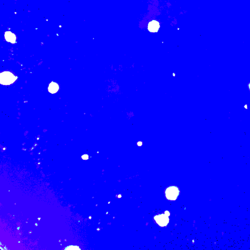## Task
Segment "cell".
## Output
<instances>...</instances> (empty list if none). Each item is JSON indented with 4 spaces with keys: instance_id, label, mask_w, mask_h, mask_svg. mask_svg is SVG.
I'll use <instances>...</instances> for the list:
<instances>
[{
    "instance_id": "1",
    "label": "cell",
    "mask_w": 250,
    "mask_h": 250,
    "mask_svg": "<svg viewBox=\"0 0 250 250\" xmlns=\"http://www.w3.org/2000/svg\"><path fill=\"white\" fill-rule=\"evenodd\" d=\"M17 78V77L10 72H3L0 74V83L4 85H9L13 84Z\"/></svg>"
},
{
    "instance_id": "6",
    "label": "cell",
    "mask_w": 250,
    "mask_h": 250,
    "mask_svg": "<svg viewBox=\"0 0 250 250\" xmlns=\"http://www.w3.org/2000/svg\"><path fill=\"white\" fill-rule=\"evenodd\" d=\"M82 158L84 160H87L89 158V157H88V155H83Z\"/></svg>"
},
{
    "instance_id": "7",
    "label": "cell",
    "mask_w": 250,
    "mask_h": 250,
    "mask_svg": "<svg viewBox=\"0 0 250 250\" xmlns=\"http://www.w3.org/2000/svg\"><path fill=\"white\" fill-rule=\"evenodd\" d=\"M245 107V108H246V109H247V105H245V107Z\"/></svg>"
},
{
    "instance_id": "5",
    "label": "cell",
    "mask_w": 250,
    "mask_h": 250,
    "mask_svg": "<svg viewBox=\"0 0 250 250\" xmlns=\"http://www.w3.org/2000/svg\"><path fill=\"white\" fill-rule=\"evenodd\" d=\"M59 89V86L56 83L51 82L48 86V91L51 93H57Z\"/></svg>"
},
{
    "instance_id": "3",
    "label": "cell",
    "mask_w": 250,
    "mask_h": 250,
    "mask_svg": "<svg viewBox=\"0 0 250 250\" xmlns=\"http://www.w3.org/2000/svg\"><path fill=\"white\" fill-rule=\"evenodd\" d=\"M155 220L157 223L160 226L164 227L168 224L169 221V218L166 214H160L155 217Z\"/></svg>"
},
{
    "instance_id": "2",
    "label": "cell",
    "mask_w": 250,
    "mask_h": 250,
    "mask_svg": "<svg viewBox=\"0 0 250 250\" xmlns=\"http://www.w3.org/2000/svg\"><path fill=\"white\" fill-rule=\"evenodd\" d=\"M179 191L178 188L174 186L169 187L167 188L165 192V195L167 199L171 200H174L178 198Z\"/></svg>"
},
{
    "instance_id": "4",
    "label": "cell",
    "mask_w": 250,
    "mask_h": 250,
    "mask_svg": "<svg viewBox=\"0 0 250 250\" xmlns=\"http://www.w3.org/2000/svg\"><path fill=\"white\" fill-rule=\"evenodd\" d=\"M159 27L160 25L159 22L155 20L151 21L148 25V30L151 32H157L159 30Z\"/></svg>"
},
{
    "instance_id": "8",
    "label": "cell",
    "mask_w": 250,
    "mask_h": 250,
    "mask_svg": "<svg viewBox=\"0 0 250 250\" xmlns=\"http://www.w3.org/2000/svg\"><path fill=\"white\" fill-rule=\"evenodd\" d=\"M175 73H173V76L175 77Z\"/></svg>"
},
{
    "instance_id": "9",
    "label": "cell",
    "mask_w": 250,
    "mask_h": 250,
    "mask_svg": "<svg viewBox=\"0 0 250 250\" xmlns=\"http://www.w3.org/2000/svg\"><path fill=\"white\" fill-rule=\"evenodd\" d=\"M249 89H250V84H249Z\"/></svg>"
}]
</instances>
